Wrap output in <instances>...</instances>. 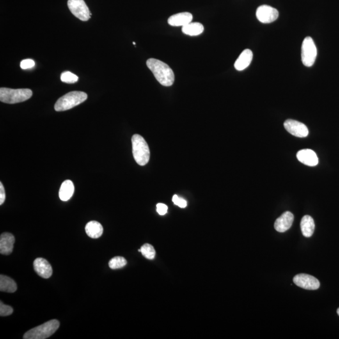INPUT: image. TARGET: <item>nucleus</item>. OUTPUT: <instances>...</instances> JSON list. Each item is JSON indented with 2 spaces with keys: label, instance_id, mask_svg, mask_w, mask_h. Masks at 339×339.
I'll use <instances>...</instances> for the list:
<instances>
[{
  "label": "nucleus",
  "instance_id": "f257e3e1",
  "mask_svg": "<svg viewBox=\"0 0 339 339\" xmlns=\"http://www.w3.org/2000/svg\"><path fill=\"white\" fill-rule=\"evenodd\" d=\"M146 65L160 84L166 87L172 86L175 81V75L167 64L152 58L146 61Z\"/></svg>",
  "mask_w": 339,
  "mask_h": 339
},
{
  "label": "nucleus",
  "instance_id": "f03ea898",
  "mask_svg": "<svg viewBox=\"0 0 339 339\" xmlns=\"http://www.w3.org/2000/svg\"><path fill=\"white\" fill-rule=\"evenodd\" d=\"M133 154L135 161L140 166L147 164L150 160V149L145 139L139 135L132 137Z\"/></svg>",
  "mask_w": 339,
  "mask_h": 339
},
{
  "label": "nucleus",
  "instance_id": "cd10ccee",
  "mask_svg": "<svg viewBox=\"0 0 339 339\" xmlns=\"http://www.w3.org/2000/svg\"><path fill=\"white\" fill-rule=\"evenodd\" d=\"M157 211L161 216H164L168 211V207L164 203H158L157 205Z\"/></svg>",
  "mask_w": 339,
  "mask_h": 339
},
{
  "label": "nucleus",
  "instance_id": "7c9ffc66",
  "mask_svg": "<svg viewBox=\"0 0 339 339\" xmlns=\"http://www.w3.org/2000/svg\"><path fill=\"white\" fill-rule=\"evenodd\" d=\"M133 44L135 45L136 43H135V42H133Z\"/></svg>",
  "mask_w": 339,
  "mask_h": 339
},
{
  "label": "nucleus",
  "instance_id": "a211bd4d",
  "mask_svg": "<svg viewBox=\"0 0 339 339\" xmlns=\"http://www.w3.org/2000/svg\"><path fill=\"white\" fill-rule=\"evenodd\" d=\"M74 192V185L72 181L66 180L62 184L59 191V198L63 201H68L72 198Z\"/></svg>",
  "mask_w": 339,
  "mask_h": 339
},
{
  "label": "nucleus",
  "instance_id": "9b49d317",
  "mask_svg": "<svg viewBox=\"0 0 339 339\" xmlns=\"http://www.w3.org/2000/svg\"><path fill=\"white\" fill-rule=\"evenodd\" d=\"M34 269L36 273L43 278H49L53 272L51 265L44 258H36L34 262Z\"/></svg>",
  "mask_w": 339,
  "mask_h": 339
},
{
  "label": "nucleus",
  "instance_id": "aec40b11",
  "mask_svg": "<svg viewBox=\"0 0 339 339\" xmlns=\"http://www.w3.org/2000/svg\"><path fill=\"white\" fill-rule=\"evenodd\" d=\"M204 31L203 24L198 22H191L182 27V31L185 35L198 36L201 35Z\"/></svg>",
  "mask_w": 339,
  "mask_h": 339
},
{
  "label": "nucleus",
  "instance_id": "b1692460",
  "mask_svg": "<svg viewBox=\"0 0 339 339\" xmlns=\"http://www.w3.org/2000/svg\"><path fill=\"white\" fill-rule=\"evenodd\" d=\"M61 81L65 83L74 84L78 81L79 77L76 75L73 74V73L66 71L61 74Z\"/></svg>",
  "mask_w": 339,
  "mask_h": 339
},
{
  "label": "nucleus",
  "instance_id": "f3484780",
  "mask_svg": "<svg viewBox=\"0 0 339 339\" xmlns=\"http://www.w3.org/2000/svg\"><path fill=\"white\" fill-rule=\"evenodd\" d=\"M301 227L302 234L305 237H310L315 231L314 220L310 216H305L302 219Z\"/></svg>",
  "mask_w": 339,
  "mask_h": 339
},
{
  "label": "nucleus",
  "instance_id": "6ab92c4d",
  "mask_svg": "<svg viewBox=\"0 0 339 339\" xmlns=\"http://www.w3.org/2000/svg\"><path fill=\"white\" fill-rule=\"evenodd\" d=\"M87 235L89 237L97 239L102 237L103 233V227L98 221H92L86 224L85 228Z\"/></svg>",
  "mask_w": 339,
  "mask_h": 339
},
{
  "label": "nucleus",
  "instance_id": "20e7f679",
  "mask_svg": "<svg viewBox=\"0 0 339 339\" xmlns=\"http://www.w3.org/2000/svg\"><path fill=\"white\" fill-rule=\"evenodd\" d=\"M33 95L31 89L1 88L0 89V101L7 104H16L28 100Z\"/></svg>",
  "mask_w": 339,
  "mask_h": 339
},
{
  "label": "nucleus",
  "instance_id": "393cba45",
  "mask_svg": "<svg viewBox=\"0 0 339 339\" xmlns=\"http://www.w3.org/2000/svg\"><path fill=\"white\" fill-rule=\"evenodd\" d=\"M13 309L10 306L6 305L3 302H0V315L1 317H5L12 314Z\"/></svg>",
  "mask_w": 339,
  "mask_h": 339
},
{
  "label": "nucleus",
  "instance_id": "ddd939ff",
  "mask_svg": "<svg viewBox=\"0 0 339 339\" xmlns=\"http://www.w3.org/2000/svg\"><path fill=\"white\" fill-rule=\"evenodd\" d=\"M299 161L306 166L314 167L318 164V159L314 151L310 149H304L299 151L297 154Z\"/></svg>",
  "mask_w": 339,
  "mask_h": 339
},
{
  "label": "nucleus",
  "instance_id": "1a4fd4ad",
  "mask_svg": "<svg viewBox=\"0 0 339 339\" xmlns=\"http://www.w3.org/2000/svg\"><path fill=\"white\" fill-rule=\"evenodd\" d=\"M279 16L276 9L269 5L259 6L256 10V17L263 24H270L277 20Z\"/></svg>",
  "mask_w": 339,
  "mask_h": 339
},
{
  "label": "nucleus",
  "instance_id": "412c9836",
  "mask_svg": "<svg viewBox=\"0 0 339 339\" xmlns=\"http://www.w3.org/2000/svg\"><path fill=\"white\" fill-rule=\"evenodd\" d=\"M17 290V284L10 277L0 276V290L1 292L14 293Z\"/></svg>",
  "mask_w": 339,
  "mask_h": 339
},
{
  "label": "nucleus",
  "instance_id": "c85d7f7f",
  "mask_svg": "<svg viewBox=\"0 0 339 339\" xmlns=\"http://www.w3.org/2000/svg\"><path fill=\"white\" fill-rule=\"evenodd\" d=\"M6 199L5 191L2 183H0V205L3 204Z\"/></svg>",
  "mask_w": 339,
  "mask_h": 339
},
{
  "label": "nucleus",
  "instance_id": "f8f14e48",
  "mask_svg": "<svg viewBox=\"0 0 339 339\" xmlns=\"http://www.w3.org/2000/svg\"><path fill=\"white\" fill-rule=\"evenodd\" d=\"M294 221V216L292 212L286 211L276 220L274 229L279 233H284L292 227Z\"/></svg>",
  "mask_w": 339,
  "mask_h": 339
},
{
  "label": "nucleus",
  "instance_id": "dca6fc26",
  "mask_svg": "<svg viewBox=\"0 0 339 339\" xmlns=\"http://www.w3.org/2000/svg\"><path fill=\"white\" fill-rule=\"evenodd\" d=\"M253 54L251 50H244L240 54L235 63L236 69L239 71L243 70L250 65L252 60H253Z\"/></svg>",
  "mask_w": 339,
  "mask_h": 339
},
{
  "label": "nucleus",
  "instance_id": "4be33fe9",
  "mask_svg": "<svg viewBox=\"0 0 339 339\" xmlns=\"http://www.w3.org/2000/svg\"><path fill=\"white\" fill-rule=\"evenodd\" d=\"M127 264V261L125 258L121 256H116L109 261V267L111 269L116 270L123 268Z\"/></svg>",
  "mask_w": 339,
  "mask_h": 339
},
{
  "label": "nucleus",
  "instance_id": "0eeeda50",
  "mask_svg": "<svg viewBox=\"0 0 339 339\" xmlns=\"http://www.w3.org/2000/svg\"><path fill=\"white\" fill-rule=\"evenodd\" d=\"M68 5L70 12L82 21L90 19L91 13L84 0H68Z\"/></svg>",
  "mask_w": 339,
  "mask_h": 339
},
{
  "label": "nucleus",
  "instance_id": "39448f33",
  "mask_svg": "<svg viewBox=\"0 0 339 339\" xmlns=\"http://www.w3.org/2000/svg\"><path fill=\"white\" fill-rule=\"evenodd\" d=\"M59 322L52 320L35 328L30 330L24 334V339H45L53 335L59 328Z\"/></svg>",
  "mask_w": 339,
  "mask_h": 339
},
{
  "label": "nucleus",
  "instance_id": "423d86ee",
  "mask_svg": "<svg viewBox=\"0 0 339 339\" xmlns=\"http://www.w3.org/2000/svg\"><path fill=\"white\" fill-rule=\"evenodd\" d=\"M317 56V47L312 38L307 36L304 39L302 46V61L306 67H311L314 64Z\"/></svg>",
  "mask_w": 339,
  "mask_h": 339
},
{
  "label": "nucleus",
  "instance_id": "9d476101",
  "mask_svg": "<svg viewBox=\"0 0 339 339\" xmlns=\"http://www.w3.org/2000/svg\"><path fill=\"white\" fill-rule=\"evenodd\" d=\"M286 131L298 138H305L308 136V130L305 125L299 121L287 120L284 123Z\"/></svg>",
  "mask_w": 339,
  "mask_h": 339
},
{
  "label": "nucleus",
  "instance_id": "4468645a",
  "mask_svg": "<svg viewBox=\"0 0 339 339\" xmlns=\"http://www.w3.org/2000/svg\"><path fill=\"white\" fill-rule=\"evenodd\" d=\"M15 241V237L11 234H1L0 237V253L3 255H9L12 253Z\"/></svg>",
  "mask_w": 339,
  "mask_h": 339
},
{
  "label": "nucleus",
  "instance_id": "5701e85b",
  "mask_svg": "<svg viewBox=\"0 0 339 339\" xmlns=\"http://www.w3.org/2000/svg\"><path fill=\"white\" fill-rule=\"evenodd\" d=\"M139 252H141L143 254L144 257L148 259V260H153L155 256V250L154 247L151 244H145L142 246L140 249H139Z\"/></svg>",
  "mask_w": 339,
  "mask_h": 339
},
{
  "label": "nucleus",
  "instance_id": "c756f323",
  "mask_svg": "<svg viewBox=\"0 0 339 339\" xmlns=\"http://www.w3.org/2000/svg\"><path fill=\"white\" fill-rule=\"evenodd\" d=\"M338 315H339V308H338Z\"/></svg>",
  "mask_w": 339,
  "mask_h": 339
},
{
  "label": "nucleus",
  "instance_id": "2eb2a0df",
  "mask_svg": "<svg viewBox=\"0 0 339 339\" xmlns=\"http://www.w3.org/2000/svg\"><path fill=\"white\" fill-rule=\"evenodd\" d=\"M193 16L189 12L177 13L169 17L168 23L172 27H184L192 22Z\"/></svg>",
  "mask_w": 339,
  "mask_h": 339
},
{
  "label": "nucleus",
  "instance_id": "bb28decb",
  "mask_svg": "<svg viewBox=\"0 0 339 339\" xmlns=\"http://www.w3.org/2000/svg\"><path fill=\"white\" fill-rule=\"evenodd\" d=\"M34 66H35V62L32 59H25L20 63V67L22 69H28V68H34Z\"/></svg>",
  "mask_w": 339,
  "mask_h": 339
},
{
  "label": "nucleus",
  "instance_id": "7ed1b4c3",
  "mask_svg": "<svg viewBox=\"0 0 339 339\" xmlns=\"http://www.w3.org/2000/svg\"><path fill=\"white\" fill-rule=\"evenodd\" d=\"M88 99L86 93L81 91H72L59 98L55 104L56 111H64L78 106Z\"/></svg>",
  "mask_w": 339,
  "mask_h": 339
},
{
  "label": "nucleus",
  "instance_id": "6e6552de",
  "mask_svg": "<svg viewBox=\"0 0 339 339\" xmlns=\"http://www.w3.org/2000/svg\"><path fill=\"white\" fill-rule=\"evenodd\" d=\"M293 282L299 287L309 290H317L320 285L317 278L307 274H297L293 278Z\"/></svg>",
  "mask_w": 339,
  "mask_h": 339
},
{
  "label": "nucleus",
  "instance_id": "a878e982",
  "mask_svg": "<svg viewBox=\"0 0 339 339\" xmlns=\"http://www.w3.org/2000/svg\"><path fill=\"white\" fill-rule=\"evenodd\" d=\"M172 201L175 205H178V207L180 208L186 207L187 205V201H185L184 199L180 198V197H178L177 195H174L172 198Z\"/></svg>",
  "mask_w": 339,
  "mask_h": 339
}]
</instances>
